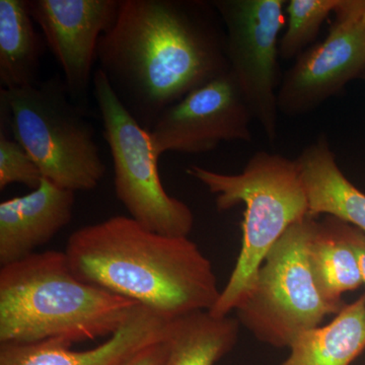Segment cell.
<instances>
[{
  "label": "cell",
  "instance_id": "cell-6",
  "mask_svg": "<svg viewBox=\"0 0 365 365\" xmlns=\"http://www.w3.org/2000/svg\"><path fill=\"white\" fill-rule=\"evenodd\" d=\"M316 222L307 216L288 228L235 309L240 324L272 347H289L299 334L319 327L327 316L344 307L327 302L314 282L309 246Z\"/></svg>",
  "mask_w": 365,
  "mask_h": 365
},
{
  "label": "cell",
  "instance_id": "cell-2",
  "mask_svg": "<svg viewBox=\"0 0 365 365\" xmlns=\"http://www.w3.org/2000/svg\"><path fill=\"white\" fill-rule=\"evenodd\" d=\"M64 252L81 280L168 321L211 311L222 294L212 264L195 242L151 232L130 216L78 228Z\"/></svg>",
  "mask_w": 365,
  "mask_h": 365
},
{
  "label": "cell",
  "instance_id": "cell-13",
  "mask_svg": "<svg viewBox=\"0 0 365 365\" xmlns=\"http://www.w3.org/2000/svg\"><path fill=\"white\" fill-rule=\"evenodd\" d=\"M74 193L43 179L37 189L0 204V265L23 260L71 222Z\"/></svg>",
  "mask_w": 365,
  "mask_h": 365
},
{
  "label": "cell",
  "instance_id": "cell-20",
  "mask_svg": "<svg viewBox=\"0 0 365 365\" xmlns=\"http://www.w3.org/2000/svg\"><path fill=\"white\" fill-rule=\"evenodd\" d=\"M43 179L42 172L25 148L13 137L0 133V190L11 184L36 190Z\"/></svg>",
  "mask_w": 365,
  "mask_h": 365
},
{
  "label": "cell",
  "instance_id": "cell-16",
  "mask_svg": "<svg viewBox=\"0 0 365 365\" xmlns=\"http://www.w3.org/2000/svg\"><path fill=\"white\" fill-rule=\"evenodd\" d=\"M240 322L209 311L194 312L168 324V355L163 365H215L234 349Z\"/></svg>",
  "mask_w": 365,
  "mask_h": 365
},
{
  "label": "cell",
  "instance_id": "cell-5",
  "mask_svg": "<svg viewBox=\"0 0 365 365\" xmlns=\"http://www.w3.org/2000/svg\"><path fill=\"white\" fill-rule=\"evenodd\" d=\"M0 133L13 135L43 177L71 191H90L105 176L95 128L52 76L26 88L0 90Z\"/></svg>",
  "mask_w": 365,
  "mask_h": 365
},
{
  "label": "cell",
  "instance_id": "cell-22",
  "mask_svg": "<svg viewBox=\"0 0 365 365\" xmlns=\"http://www.w3.org/2000/svg\"><path fill=\"white\" fill-rule=\"evenodd\" d=\"M337 222L338 230L343 237L347 241L348 244L351 246L353 251L356 255L357 260H359V265L360 272H361L362 278L365 284V234L359 228L352 227L341 222L339 220H336Z\"/></svg>",
  "mask_w": 365,
  "mask_h": 365
},
{
  "label": "cell",
  "instance_id": "cell-15",
  "mask_svg": "<svg viewBox=\"0 0 365 365\" xmlns=\"http://www.w3.org/2000/svg\"><path fill=\"white\" fill-rule=\"evenodd\" d=\"M280 365H350L365 349V294L328 325L299 334Z\"/></svg>",
  "mask_w": 365,
  "mask_h": 365
},
{
  "label": "cell",
  "instance_id": "cell-17",
  "mask_svg": "<svg viewBox=\"0 0 365 365\" xmlns=\"http://www.w3.org/2000/svg\"><path fill=\"white\" fill-rule=\"evenodd\" d=\"M28 0H0V81L6 90L40 83L44 38L36 32Z\"/></svg>",
  "mask_w": 365,
  "mask_h": 365
},
{
  "label": "cell",
  "instance_id": "cell-7",
  "mask_svg": "<svg viewBox=\"0 0 365 365\" xmlns=\"http://www.w3.org/2000/svg\"><path fill=\"white\" fill-rule=\"evenodd\" d=\"M93 85L114 163L118 200L131 218L148 230L188 237L194 227L193 212L163 188L158 172L160 158L153 150L150 131L125 109L100 69L93 74Z\"/></svg>",
  "mask_w": 365,
  "mask_h": 365
},
{
  "label": "cell",
  "instance_id": "cell-14",
  "mask_svg": "<svg viewBox=\"0 0 365 365\" xmlns=\"http://www.w3.org/2000/svg\"><path fill=\"white\" fill-rule=\"evenodd\" d=\"M294 160L306 191L309 216H331L365 234V194L343 174L327 137L319 136Z\"/></svg>",
  "mask_w": 365,
  "mask_h": 365
},
{
  "label": "cell",
  "instance_id": "cell-11",
  "mask_svg": "<svg viewBox=\"0 0 365 365\" xmlns=\"http://www.w3.org/2000/svg\"><path fill=\"white\" fill-rule=\"evenodd\" d=\"M120 0H28L45 44L59 62L74 102L93 81L98 41L111 28Z\"/></svg>",
  "mask_w": 365,
  "mask_h": 365
},
{
  "label": "cell",
  "instance_id": "cell-21",
  "mask_svg": "<svg viewBox=\"0 0 365 365\" xmlns=\"http://www.w3.org/2000/svg\"><path fill=\"white\" fill-rule=\"evenodd\" d=\"M168 355L167 341H158L132 355L121 365H163Z\"/></svg>",
  "mask_w": 365,
  "mask_h": 365
},
{
  "label": "cell",
  "instance_id": "cell-9",
  "mask_svg": "<svg viewBox=\"0 0 365 365\" xmlns=\"http://www.w3.org/2000/svg\"><path fill=\"white\" fill-rule=\"evenodd\" d=\"M330 32L283 76L278 110L287 116L314 111L365 73V0H340Z\"/></svg>",
  "mask_w": 365,
  "mask_h": 365
},
{
  "label": "cell",
  "instance_id": "cell-19",
  "mask_svg": "<svg viewBox=\"0 0 365 365\" xmlns=\"http://www.w3.org/2000/svg\"><path fill=\"white\" fill-rule=\"evenodd\" d=\"M339 4L340 0H290L287 29L279 41L281 58H297L309 49L324 21Z\"/></svg>",
  "mask_w": 365,
  "mask_h": 365
},
{
  "label": "cell",
  "instance_id": "cell-12",
  "mask_svg": "<svg viewBox=\"0 0 365 365\" xmlns=\"http://www.w3.org/2000/svg\"><path fill=\"white\" fill-rule=\"evenodd\" d=\"M168 319L143 306L116 333L97 347L74 351L71 343L52 339L30 344L0 345V365H121L146 346L163 341Z\"/></svg>",
  "mask_w": 365,
  "mask_h": 365
},
{
  "label": "cell",
  "instance_id": "cell-10",
  "mask_svg": "<svg viewBox=\"0 0 365 365\" xmlns=\"http://www.w3.org/2000/svg\"><path fill=\"white\" fill-rule=\"evenodd\" d=\"M253 120L232 73L218 76L173 105L150 131L158 158L165 153H208L223 141L251 143Z\"/></svg>",
  "mask_w": 365,
  "mask_h": 365
},
{
  "label": "cell",
  "instance_id": "cell-18",
  "mask_svg": "<svg viewBox=\"0 0 365 365\" xmlns=\"http://www.w3.org/2000/svg\"><path fill=\"white\" fill-rule=\"evenodd\" d=\"M309 261L314 282L327 302L343 307L342 294L364 284L351 246L340 234L336 218L317 220L309 246Z\"/></svg>",
  "mask_w": 365,
  "mask_h": 365
},
{
  "label": "cell",
  "instance_id": "cell-23",
  "mask_svg": "<svg viewBox=\"0 0 365 365\" xmlns=\"http://www.w3.org/2000/svg\"><path fill=\"white\" fill-rule=\"evenodd\" d=\"M362 78H364V81H365V73H364V76H362Z\"/></svg>",
  "mask_w": 365,
  "mask_h": 365
},
{
  "label": "cell",
  "instance_id": "cell-4",
  "mask_svg": "<svg viewBox=\"0 0 365 365\" xmlns=\"http://www.w3.org/2000/svg\"><path fill=\"white\" fill-rule=\"evenodd\" d=\"M190 176L216 195V208L245 204L242 247L227 287L211 314L227 317L248 294L264 259L294 223L309 216V204L294 160L260 150L241 174L227 175L192 165Z\"/></svg>",
  "mask_w": 365,
  "mask_h": 365
},
{
  "label": "cell",
  "instance_id": "cell-8",
  "mask_svg": "<svg viewBox=\"0 0 365 365\" xmlns=\"http://www.w3.org/2000/svg\"><path fill=\"white\" fill-rule=\"evenodd\" d=\"M230 72L271 143L278 127V56L284 0H215Z\"/></svg>",
  "mask_w": 365,
  "mask_h": 365
},
{
  "label": "cell",
  "instance_id": "cell-3",
  "mask_svg": "<svg viewBox=\"0 0 365 365\" xmlns=\"http://www.w3.org/2000/svg\"><path fill=\"white\" fill-rule=\"evenodd\" d=\"M137 306L78 278L66 252L35 253L1 266L0 344L109 338Z\"/></svg>",
  "mask_w": 365,
  "mask_h": 365
},
{
  "label": "cell",
  "instance_id": "cell-1",
  "mask_svg": "<svg viewBox=\"0 0 365 365\" xmlns=\"http://www.w3.org/2000/svg\"><path fill=\"white\" fill-rule=\"evenodd\" d=\"M212 4L120 0L98 41V69L125 109L150 131L165 110L230 71Z\"/></svg>",
  "mask_w": 365,
  "mask_h": 365
}]
</instances>
